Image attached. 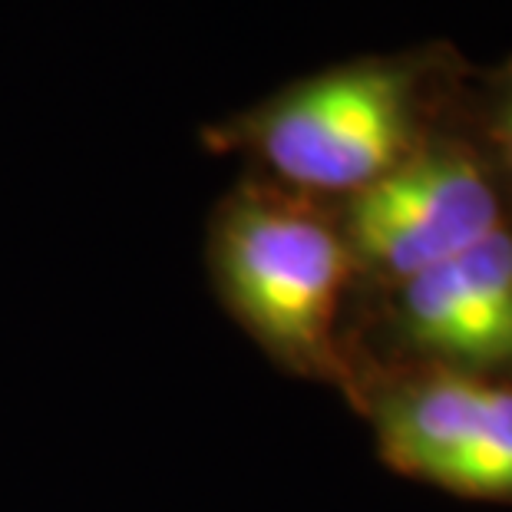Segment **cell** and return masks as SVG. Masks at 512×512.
<instances>
[{"instance_id":"6da1fadb","label":"cell","mask_w":512,"mask_h":512,"mask_svg":"<svg viewBox=\"0 0 512 512\" xmlns=\"http://www.w3.org/2000/svg\"><path fill=\"white\" fill-rule=\"evenodd\" d=\"M463 63L450 47L357 57L285 86L215 129L268 179L324 202H344L446 129Z\"/></svg>"},{"instance_id":"7a4b0ae2","label":"cell","mask_w":512,"mask_h":512,"mask_svg":"<svg viewBox=\"0 0 512 512\" xmlns=\"http://www.w3.org/2000/svg\"><path fill=\"white\" fill-rule=\"evenodd\" d=\"M209 261L219 294L261 351L291 374L351 387L341 308L361 271L334 202L268 176L245 179L212 215Z\"/></svg>"},{"instance_id":"3957f363","label":"cell","mask_w":512,"mask_h":512,"mask_svg":"<svg viewBox=\"0 0 512 512\" xmlns=\"http://www.w3.org/2000/svg\"><path fill=\"white\" fill-rule=\"evenodd\" d=\"M334 209L357 271L387 288L512 225L509 182L486 143L450 126Z\"/></svg>"},{"instance_id":"277c9868","label":"cell","mask_w":512,"mask_h":512,"mask_svg":"<svg viewBox=\"0 0 512 512\" xmlns=\"http://www.w3.org/2000/svg\"><path fill=\"white\" fill-rule=\"evenodd\" d=\"M367 407L390 470L456 496L512 503L509 380L417 367Z\"/></svg>"},{"instance_id":"5b68a950","label":"cell","mask_w":512,"mask_h":512,"mask_svg":"<svg viewBox=\"0 0 512 512\" xmlns=\"http://www.w3.org/2000/svg\"><path fill=\"white\" fill-rule=\"evenodd\" d=\"M390 291L417 367L512 384V225Z\"/></svg>"},{"instance_id":"8992f818","label":"cell","mask_w":512,"mask_h":512,"mask_svg":"<svg viewBox=\"0 0 512 512\" xmlns=\"http://www.w3.org/2000/svg\"><path fill=\"white\" fill-rule=\"evenodd\" d=\"M486 149L512 189V73H503L493 83L486 110Z\"/></svg>"}]
</instances>
